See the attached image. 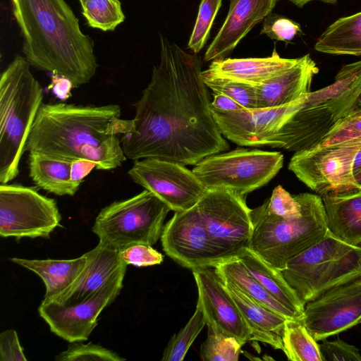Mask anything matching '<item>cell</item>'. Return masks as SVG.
<instances>
[{"instance_id":"obj_11","label":"cell","mask_w":361,"mask_h":361,"mask_svg":"<svg viewBox=\"0 0 361 361\" xmlns=\"http://www.w3.org/2000/svg\"><path fill=\"white\" fill-rule=\"evenodd\" d=\"M61 216L54 199L35 188L1 183L0 235L2 238H46L59 226Z\"/></svg>"},{"instance_id":"obj_21","label":"cell","mask_w":361,"mask_h":361,"mask_svg":"<svg viewBox=\"0 0 361 361\" xmlns=\"http://www.w3.org/2000/svg\"><path fill=\"white\" fill-rule=\"evenodd\" d=\"M319 68L309 54L281 75L255 86L257 108L277 107L298 102L311 92Z\"/></svg>"},{"instance_id":"obj_22","label":"cell","mask_w":361,"mask_h":361,"mask_svg":"<svg viewBox=\"0 0 361 361\" xmlns=\"http://www.w3.org/2000/svg\"><path fill=\"white\" fill-rule=\"evenodd\" d=\"M298 59L282 58L274 49L271 55L265 58L214 60L207 71L214 75L257 86L281 75L294 66Z\"/></svg>"},{"instance_id":"obj_39","label":"cell","mask_w":361,"mask_h":361,"mask_svg":"<svg viewBox=\"0 0 361 361\" xmlns=\"http://www.w3.org/2000/svg\"><path fill=\"white\" fill-rule=\"evenodd\" d=\"M301 32L298 23L286 17L271 13L264 20L261 30V34H264L272 39L285 42H290Z\"/></svg>"},{"instance_id":"obj_45","label":"cell","mask_w":361,"mask_h":361,"mask_svg":"<svg viewBox=\"0 0 361 361\" xmlns=\"http://www.w3.org/2000/svg\"><path fill=\"white\" fill-rule=\"evenodd\" d=\"M361 169V148L357 153L353 163V173L354 175Z\"/></svg>"},{"instance_id":"obj_33","label":"cell","mask_w":361,"mask_h":361,"mask_svg":"<svg viewBox=\"0 0 361 361\" xmlns=\"http://www.w3.org/2000/svg\"><path fill=\"white\" fill-rule=\"evenodd\" d=\"M202 78L213 93L224 94L234 99L245 109L257 108L255 86L224 76L202 71Z\"/></svg>"},{"instance_id":"obj_30","label":"cell","mask_w":361,"mask_h":361,"mask_svg":"<svg viewBox=\"0 0 361 361\" xmlns=\"http://www.w3.org/2000/svg\"><path fill=\"white\" fill-rule=\"evenodd\" d=\"M282 341L288 360L323 361L319 344L300 319H286Z\"/></svg>"},{"instance_id":"obj_8","label":"cell","mask_w":361,"mask_h":361,"mask_svg":"<svg viewBox=\"0 0 361 361\" xmlns=\"http://www.w3.org/2000/svg\"><path fill=\"white\" fill-rule=\"evenodd\" d=\"M283 164L279 152L237 148L207 157L192 171L207 190H226L246 197L266 185Z\"/></svg>"},{"instance_id":"obj_23","label":"cell","mask_w":361,"mask_h":361,"mask_svg":"<svg viewBox=\"0 0 361 361\" xmlns=\"http://www.w3.org/2000/svg\"><path fill=\"white\" fill-rule=\"evenodd\" d=\"M329 231L341 240L361 245V188L322 197Z\"/></svg>"},{"instance_id":"obj_31","label":"cell","mask_w":361,"mask_h":361,"mask_svg":"<svg viewBox=\"0 0 361 361\" xmlns=\"http://www.w3.org/2000/svg\"><path fill=\"white\" fill-rule=\"evenodd\" d=\"M82 14L87 25L102 31H114L126 17L119 0H84Z\"/></svg>"},{"instance_id":"obj_38","label":"cell","mask_w":361,"mask_h":361,"mask_svg":"<svg viewBox=\"0 0 361 361\" xmlns=\"http://www.w3.org/2000/svg\"><path fill=\"white\" fill-rule=\"evenodd\" d=\"M264 204L268 212L281 218L299 217L302 214L299 201L280 185L273 190L271 196Z\"/></svg>"},{"instance_id":"obj_10","label":"cell","mask_w":361,"mask_h":361,"mask_svg":"<svg viewBox=\"0 0 361 361\" xmlns=\"http://www.w3.org/2000/svg\"><path fill=\"white\" fill-rule=\"evenodd\" d=\"M360 148L361 138L314 147L295 152L288 168L321 197L357 188L353 163Z\"/></svg>"},{"instance_id":"obj_34","label":"cell","mask_w":361,"mask_h":361,"mask_svg":"<svg viewBox=\"0 0 361 361\" xmlns=\"http://www.w3.org/2000/svg\"><path fill=\"white\" fill-rule=\"evenodd\" d=\"M207 339L200 347V357L204 361H237L242 345L233 336L207 326Z\"/></svg>"},{"instance_id":"obj_41","label":"cell","mask_w":361,"mask_h":361,"mask_svg":"<svg viewBox=\"0 0 361 361\" xmlns=\"http://www.w3.org/2000/svg\"><path fill=\"white\" fill-rule=\"evenodd\" d=\"M323 361H361L359 349L341 340H322L319 344Z\"/></svg>"},{"instance_id":"obj_26","label":"cell","mask_w":361,"mask_h":361,"mask_svg":"<svg viewBox=\"0 0 361 361\" xmlns=\"http://www.w3.org/2000/svg\"><path fill=\"white\" fill-rule=\"evenodd\" d=\"M247 272L278 302L301 319L305 305L286 281L281 271L265 262L249 247L239 256Z\"/></svg>"},{"instance_id":"obj_18","label":"cell","mask_w":361,"mask_h":361,"mask_svg":"<svg viewBox=\"0 0 361 361\" xmlns=\"http://www.w3.org/2000/svg\"><path fill=\"white\" fill-rule=\"evenodd\" d=\"M340 118L328 102L310 104L304 100L301 107L268 139L266 147L295 152L311 149Z\"/></svg>"},{"instance_id":"obj_19","label":"cell","mask_w":361,"mask_h":361,"mask_svg":"<svg viewBox=\"0 0 361 361\" xmlns=\"http://www.w3.org/2000/svg\"><path fill=\"white\" fill-rule=\"evenodd\" d=\"M229 1L227 16L205 52V61L224 59L230 55L253 27L271 13L278 0Z\"/></svg>"},{"instance_id":"obj_32","label":"cell","mask_w":361,"mask_h":361,"mask_svg":"<svg viewBox=\"0 0 361 361\" xmlns=\"http://www.w3.org/2000/svg\"><path fill=\"white\" fill-rule=\"evenodd\" d=\"M207 325L202 306L197 302L195 311L185 326L174 334L163 353L162 361H182L190 347Z\"/></svg>"},{"instance_id":"obj_20","label":"cell","mask_w":361,"mask_h":361,"mask_svg":"<svg viewBox=\"0 0 361 361\" xmlns=\"http://www.w3.org/2000/svg\"><path fill=\"white\" fill-rule=\"evenodd\" d=\"M87 255V262L72 284L51 299L43 300L70 305L87 300L127 267L121 257L120 250L100 243Z\"/></svg>"},{"instance_id":"obj_25","label":"cell","mask_w":361,"mask_h":361,"mask_svg":"<svg viewBox=\"0 0 361 361\" xmlns=\"http://www.w3.org/2000/svg\"><path fill=\"white\" fill-rule=\"evenodd\" d=\"M72 160L29 153V176L39 188L59 196H73L80 183L73 177Z\"/></svg>"},{"instance_id":"obj_36","label":"cell","mask_w":361,"mask_h":361,"mask_svg":"<svg viewBox=\"0 0 361 361\" xmlns=\"http://www.w3.org/2000/svg\"><path fill=\"white\" fill-rule=\"evenodd\" d=\"M360 101V100H359ZM358 103L314 147H323L361 138V105Z\"/></svg>"},{"instance_id":"obj_40","label":"cell","mask_w":361,"mask_h":361,"mask_svg":"<svg viewBox=\"0 0 361 361\" xmlns=\"http://www.w3.org/2000/svg\"><path fill=\"white\" fill-rule=\"evenodd\" d=\"M120 255L127 265L139 267L160 264L164 261L161 253L152 245L143 243L134 244L120 250Z\"/></svg>"},{"instance_id":"obj_2","label":"cell","mask_w":361,"mask_h":361,"mask_svg":"<svg viewBox=\"0 0 361 361\" xmlns=\"http://www.w3.org/2000/svg\"><path fill=\"white\" fill-rule=\"evenodd\" d=\"M117 104L82 106L42 104L25 150L72 161L94 163L98 170L121 166L126 157L119 137L132 121L121 117Z\"/></svg>"},{"instance_id":"obj_9","label":"cell","mask_w":361,"mask_h":361,"mask_svg":"<svg viewBox=\"0 0 361 361\" xmlns=\"http://www.w3.org/2000/svg\"><path fill=\"white\" fill-rule=\"evenodd\" d=\"M196 206L221 262L249 247L253 225L245 197L226 190H207Z\"/></svg>"},{"instance_id":"obj_42","label":"cell","mask_w":361,"mask_h":361,"mask_svg":"<svg viewBox=\"0 0 361 361\" xmlns=\"http://www.w3.org/2000/svg\"><path fill=\"white\" fill-rule=\"evenodd\" d=\"M17 332L8 329L0 334V361H26Z\"/></svg>"},{"instance_id":"obj_7","label":"cell","mask_w":361,"mask_h":361,"mask_svg":"<svg viewBox=\"0 0 361 361\" xmlns=\"http://www.w3.org/2000/svg\"><path fill=\"white\" fill-rule=\"evenodd\" d=\"M171 210L145 189L103 208L95 219L92 231L99 243L118 250L137 243L153 245L161 238L165 218Z\"/></svg>"},{"instance_id":"obj_46","label":"cell","mask_w":361,"mask_h":361,"mask_svg":"<svg viewBox=\"0 0 361 361\" xmlns=\"http://www.w3.org/2000/svg\"><path fill=\"white\" fill-rule=\"evenodd\" d=\"M354 178L357 187L361 188V169L354 175Z\"/></svg>"},{"instance_id":"obj_4","label":"cell","mask_w":361,"mask_h":361,"mask_svg":"<svg viewBox=\"0 0 361 361\" xmlns=\"http://www.w3.org/2000/svg\"><path fill=\"white\" fill-rule=\"evenodd\" d=\"M43 89L24 56L17 55L0 77V183L19 172L27 137L42 104Z\"/></svg>"},{"instance_id":"obj_37","label":"cell","mask_w":361,"mask_h":361,"mask_svg":"<svg viewBox=\"0 0 361 361\" xmlns=\"http://www.w3.org/2000/svg\"><path fill=\"white\" fill-rule=\"evenodd\" d=\"M55 360L57 361H123L125 358L115 352L102 345L89 343L84 344L81 341L72 342L68 348L59 353Z\"/></svg>"},{"instance_id":"obj_6","label":"cell","mask_w":361,"mask_h":361,"mask_svg":"<svg viewBox=\"0 0 361 361\" xmlns=\"http://www.w3.org/2000/svg\"><path fill=\"white\" fill-rule=\"evenodd\" d=\"M280 271L305 305L329 289L361 277V245H350L328 231Z\"/></svg>"},{"instance_id":"obj_1","label":"cell","mask_w":361,"mask_h":361,"mask_svg":"<svg viewBox=\"0 0 361 361\" xmlns=\"http://www.w3.org/2000/svg\"><path fill=\"white\" fill-rule=\"evenodd\" d=\"M160 61L133 104L130 130L121 137L127 159L158 158L196 165L228 150L202 78V61L160 34Z\"/></svg>"},{"instance_id":"obj_16","label":"cell","mask_w":361,"mask_h":361,"mask_svg":"<svg viewBox=\"0 0 361 361\" xmlns=\"http://www.w3.org/2000/svg\"><path fill=\"white\" fill-rule=\"evenodd\" d=\"M305 98L277 107L243 108L232 111L210 109L225 137L240 146L260 147H266L268 139L301 107Z\"/></svg>"},{"instance_id":"obj_5","label":"cell","mask_w":361,"mask_h":361,"mask_svg":"<svg viewBox=\"0 0 361 361\" xmlns=\"http://www.w3.org/2000/svg\"><path fill=\"white\" fill-rule=\"evenodd\" d=\"M294 196L301 205L299 217L273 215L264 202L251 209L253 231L249 248L279 271L290 259L319 242L329 231L322 197L309 192Z\"/></svg>"},{"instance_id":"obj_27","label":"cell","mask_w":361,"mask_h":361,"mask_svg":"<svg viewBox=\"0 0 361 361\" xmlns=\"http://www.w3.org/2000/svg\"><path fill=\"white\" fill-rule=\"evenodd\" d=\"M11 260L35 272L42 279L46 288L44 300H49L66 290L76 279L87 262V255L86 252L71 259L13 257Z\"/></svg>"},{"instance_id":"obj_35","label":"cell","mask_w":361,"mask_h":361,"mask_svg":"<svg viewBox=\"0 0 361 361\" xmlns=\"http://www.w3.org/2000/svg\"><path fill=\"white\" fill-rule=\"evenodd\" d=\"M222 0H200L197 19L188 43L193 53H199L205 45Z\"/></svg>"},{"instance_id":"obj_17","label":"cell","mask_w":361,"mask_h":361,"mask_svg":"<svg viewBox=\"0 0 361 361\" xmlns=\"http://www.w3.org/2000/svg\"><path fill=\"white\" fill-rule=\"evenodd\" d=\"M192 271L207 326L235 337L241 345L250 341V331L243 314L214 269Z\"/></svg>"},{"instance_id":"obj_44","label":"cell","mask_w":361,"mask_h":361,"mask_svg":"<svg viewBox=\"0 0 361 361\" xmlns=\"http://www.w3.org/2000/svg\"><path fill=\"white\" fill-rule=\"evenodd\" d=\"M294 4L296 6L299 8L303 7L308 2L312 1H320L326 4H335L337 2V0H288Z\"/></svg>"},{"instance_id":"obj_14","label":"cell","mask_w":361,"mask_h":361,"mask_svg":"<svg viewBox=\"0 0 361 361\" xmlns=\"http://www.w3.org/2000/svg\"><path fill=\"white\" fill-rule=\"evenodd\" d=\"M322 341L361 323V277L328 290L305 305L300 319Z\"/></svg>"},{"instance_id":"obj_13","label":"cell","mask_w":361,"mask_h":361,"mask_svg":"<svg viewBox=\"0 0 361 361\" xmlns=\"http://www.w3.org/2000/svg\"><path fill=\"white\" fill-rule=\"evenodd\" d=\"M126 268L120 271L89 299L70 305L42 300L39 314L50 330L72 343L87 340L97 324L102 310L119 295Z\"/></svg>"},{"instance_id":"obj_3","label":"cell","mask_w":361,"mask_h":361,"mask_svg":"<svg viewBox=\"0 0 361 361\" xmlns=\"http://www.w3.org/2000/svg\"><path fill=\"white\" fill-rule=\"evenodd\" d=\"M30 65L68 80L77 87L94 76V42L83 33L65 0H11Z\"/></svg>"},{"instance_id":"obj_29","label":"cell","mask_w":361,"mask_h":361,"mask_svg":"<svg viewBox=\"0 0 361 361\" xmlns=\"http://www.w3.org/2000/svg\"><path fill=\"white\" fill-rule=\"evenodd\" d=\"M314 49L329 54L361 56V11L331 24L317 39Z\"/></svg>"},{"instance_id":"obj_15","label":"cell","mask_w":361,"mask_h":361,"mask_svg":"<svg viewBox=\"0 0 361 361\" xmlns=\"http://www.w3.org/2000/svg\"><path fill=\"white\" fill-rule=\"evenodd\" d=\"M161 242L165 253L191 270L214 268L221 262L202 223L196 204L176 212L164 226Z\"/></svg>"},{"instance_id":"obj_28","label":"cell","mask_w":361,"mask_h":361,"mask_svg":"<svg viewBox=\"0 0 361 361\" xmlns=\"http://www.w3.org/2000/svg\"><path fill=\"white\" fill-rule=\"evenodd\" d=\"M223 282H228L255 302L286 319H298L296 316L275 300L246 270L238 257L218 263L214 268Z\"/></svg>"},{"instance_id":"obj_24","label":"cell","mask_w":361,"mask_h":361,"mask_svg":"<svg viewBox=\"0 0 361 361\" xmlns=\"http://www.w3.org/2000/svg\"><path fill=\"white\" fill-rule=\"evenodd\" d=\"M250 331V341L263 342L283 350L282 335L286 317L255 302L228 282H223Z\"/></svg>"},{"instance_id":"obj_43","label":"cell","mask_w":361,"mask_h":361,"mask_svg":"<svg viewBox=\"0 0 361 361\" xmlns=\"http://www.w3.org/2000/svg\"><path fill=\"white\" fill-rule=\"evenodd\" d=\"M213 101L210 103L211 109L223 111H232L244 108L226 94L213 93Z\"/></svg>"},{"instance_id":"obj_47","label":"cell","mask_w":361,"mask_h":361,"mask_svg":"<svg viewBox=\"0 0 361 361\" xmlns=\"http://www.w3.org/2000/svg\"><path fill=\"white\" fill-rule=\"evenodd\" d=\"M84 0H79L80 3H82Z\"/></svg>"},{"instance_id":"obj_12","label":"cell","mask_w":361,"mask_h":361,"mask_svg":"<svg viewBox=\"0 0 361 361\" xmlns=\"http://www.w3.org/2000/svg\"><path fill=\"white\" fill-rule=\"evenodd\" d=\"M128 173L135 183L152 192L175 212L192 208L207 190L185 165L161 159L135 160Z\"/></svg>"}]
</instances>
